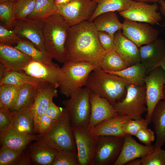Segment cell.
<instances>
[{"label": "cell", "mask_w": 165, "mask_h": 165, "mask_svg": "<svg viewBox=\"0 0 165 165\" xmlns=\"http://www.w3.org/2000/svg\"><path fill=\"white\" fill-rule=\"evenodd\" d=\"M98 31H104L112 35L121 30L123 23L119 20L114 12H105L97 16L92 22Z\"/></svg>", "instance_id": "83f0119b"}, {"label": "cell", "mask_w": 165, "mask_h": 165, "mask_svg": "<svg viewBox=\"0 0 165 165\" xmlns=\"http://www.w3.org/2000/svg\"><path fill=\"white\" fill-rule=\"evenodd\" d=\"M24 151L15 150L2 146L0 149V165H16Z\"/></svg>", "instance_id": "f35d334b"}, {"label": "cell", "mask_w": 165, "mask_h": 165, "mask_svg": "<svg viewBox=\"0 0 165 165\" xmlns=\"http://www.w3.org/2000/svg\"><path fill=\"white\" fill-rule=\"evenodd\" d=\"M31 162L28 151L26 153H23L16 165H29L31 164Z\"/></svg>", "instance_id": "c3c4849f"}, {"label": "cell", "mask_w": 165, "mask_h": 165, "mask_svg": "<svg viewBox=\"0 0 165 165\" xmlns=\"http://www.w3.org/2000/svg\"><path fill=\"white\" fill-rule=\"evenodd\" d=\"M12 112L9 109L0 108V132L11 126Z\"/></svg>", "instance_id": "f6af8a7d"}, {"label": "cell", "mask_w": 165, "mask_h": 165, "mask_svg": "<svg viewBox=\"0 0 165 165\" xmlns=\"http://www.w3.org/2000/svg\"><path fill=\"white\" fill-rule=\"evenodd\" d=\"M28 151L31 162L35 165H51L58 151L41 140L31 144Z\"/></svg>", "instance_id": "cb8c5ba5"}, {"label": "cell", "mask_w": 165, "mask_h": 165, "mask_svg": "<svg viewBox=\"0 0 165 165\" xmlns=\"http://www.w3.org/2000/svg\"><path fill=\"white\" fill-rule=\"evenodd\" d=\"M121 31L114 34L115 50L123 59L133 64L140 62L139 47L125 37Z\"/></svg>", "instance_id": "603a6c76"}, {"label": "cell", "mask_w": 165, "mask_h": 165, "mask_svg": "<svg viewBox=\"0 0 165 165\" xmlns=\"http://www.w3.org/2000/svg\"><path fill=\"white\" fill-rule=\"evenodd\" d=\"M127 80L97 67L90 74L85 86L90 91L106 99L112 105L125 97Z\"/></svg>", "instance_id": "7a4b0ae2"}, {"label": "cell", "mask_w": 165, "mask_h": 165, "mask_svg": "<svg viewBox=\"0 0 165 165\" xmlns=\"http://www.w3.org/2000/svg\"><path fill=\"white\" fill-rule=\"evenodd\" d=\"M105 72L116 75L128 80L130 84L138 86L145 85L144 79L147 74V69L141 62L119 71Z\"/></svg>", "instance_id": "f1b7e54d"}, {"label": "cell", "mask_w": 165, "mask_h": 165, "mask_svg": "<svg viewBox=\"0 0 165 165\" xmlns=\"http://www.w3.org/2000/svg\"><path fill=\"white\" fill-rule=\"evenodd\" d=\"M98 32L89 20L70 27L65 45L68 60L85 61L100 67L106 52L100 43Z\"/></svg>", "instance_id": "6da1fadb"}, {"label": "cell", "mask_w": 165, "mask_h": 165, "mask_svg": "<svg viewBox=\"0 0 165 165\" xmlns=\"http://www.w3.org/2000/svg\"><path fill=\"white\" fill-rule=\"evenodd\" d=\"M124 137L98 136L92 165H114L122 150Z\"/></svg>", "instance_id": "9c48e42d"}, {"label": "cell", "mask_w": 165, "mask_h": 165, "mask_svg": "<svg viewBox=\"0 0 165 165\" xmlns=\"http://www.w3.org/2000/svg\"><path fill=\"white\" fill-rule=\"evenodd\" d=\"M149 124L145 119H130L123 124L122 129L126 135L135 136L141 129L148 127Z\"/></svg>", "instance_id": "ab89813d"}, {"label": "cell", "mask_w": 165, "mask_h": 165, "mask_svg": "<svg viewBox=\"0 0 165 165\" xmlns=\"http://www.w3.org/2000/svg\"><path fill=\"white\" fill-rule=\"evenodd\" d=\"M65 112L64 108L57 106L52 101L49 105L45 114L51 119L56 120L61 117Z\"/></svg>", "instance_id": "bcb514c9"}, {"label": "cell", "mask_w": 165, "mask_h": 165, "mask_svg": "<svg viewBox=\"0 0 165 165\" xmlns=\"http://www.w3.org/2000/svg\"><path fill=\"white\" fill-rule=\"evenodd\" d=\"M19 86L10 84L0 85V108H12L17 98Z\"/></svg>", "instance_id": "e575fe53"}, {"label": "cell", "mask_w": 165, "mask_h": 165, "mask_svg": "<svg viewBox=\"0 0 165 165\" xmlns=\"http://www.w3.org/2000/svg\"><path fill=\"white\" fill-rule=\"evenodd\" d=\"M98 33L100 43L103 49L106 52L115 50L114 35L104 31H98Z\"/></svg>", "instance_id": "7bdbcfd3"}, {"label": "cell", "mask_w": 165, "mask_h": 165, "mask_svg": "<svg viewBox=\"0 0 165 165\" xmlns=\"http://www.w3.org/2000/svg\"><path fill=\"white\" fill-rule=\"evenodd\" d=\"M90 93L89 89L85 86L63 101L72 128H87L91 111Z\"/></svg>", "instance_id": "8992f818"}, {"label": "cell", "mask_w": 165, "mask_h": 165, "mask_svg": "<svg viewBox=\"0 0 165 165\" xmlns=\"http://www.w3.org/2000/svg\"><path fill=\"white\" fill-rule=\"evenodd\" d=\"M155 149L154 146L141 144L131 135L127 134L120 153L114 165H126L131 160L149 154Z\"/></svg>", "instance_id": "d6986e66"}, {"label": "cell", "mask_w": 165, "mask_h": 165, "mask_svg": "<svg viewBox=\"0 0 165 165\" xmlns=\"http://www.w3.org/2000/svg\"><path fill=\"white\" fill-rule=\"evenodd\" d=\"M31 106L12 112L11 126L20 132L28 135L35 134Z\"/></svg>", "instance_id": "484cf974"}, {"label": "cell", "mask_w": 165, "mask_h": 165, "mask_svg": "<svg viewBox=\"0 0 165 165\" xmlns=\"http://www.w3.org/2000/svg\"><path fill=\"white\" fill-rule=\"evenodd\" d=\"M58 96L56 88L48 83L42 81L36 88L34 102L31 106L35 134H38V127L41 117L46 114L54 97Z\"/></svg>", "instance_id": "9a60e30c"}, {"label": "cell", "mask_w": 165, "mask_h": 165, "mask_svg": "<svg viewBox=\"0 0 165 165\" xmlns=\"http://www.w3.org/2000/svg\"><path fill=\"white\" fill-rule=\"evenodd\" d=\"M36 0H18L14 2L13 14L14 19H24L32 13Z\"/></svg>", "instance_id": "d590c367"}, {"label": "cell", "mask_w": 165, "mask_h": 165, "mask_svg": "<svg viewBox=\"0 0 165 165\" xmlns=\"http://www.w3.org/2000/svg\"><path fill=\"white\" fill-rule=\"evenodd\" d=\"M90 114L87 128L90 130L104 121L118 115L106 99L90 91Z\"/></svg>", "instance_id": "2e32d148"}, {"label": "cell", "mask_w": 165, "mask_h": 165, "mask_svg": "<svg viewBox=\"0 0 165 165\" xmlns=\"http://www.w3.org/2000/svg\"><path fill=\"white\" fill-rule=\"evenodd\" d=\"M22 39L13 30H9L0 24V43L15 46Z\"/></svg>", "instance_id": "b9f144b4"}, {"label": "cell", "mask_w": 165, "mask_h": 165, "mask_svg": "<svg viewBox=\"0 0 165 165\" xmlns=\"http://www.w3.org/2000/svg\"><path fill=\"white\" fill-rule=\"evenodd\" d=\"M130 119L126 115L118 114L104 121L89 130L91 133L95 136L124 137L126 134L122 130V125Z\"/></svg>", "instance_id": "7402d4cb"}, {"label": "cell", "mask_w": 165, "mask_h": 165, "mask_svg": "<svg viewBox=\"0 0 165 165\" xmlns=\"http://www.w3.org/2000/svg\"><path fill=\"white\" fill-rule=\"evenodd\" d=\"M97 7L89 21L93 22L99 15L103 13L117 11L119 12L126 10L132 0H93Z\"/></svg>", "instance_id": "4dcf8cb0"}, {"label": "cell", "mask_w": 165, "mask_h": 165, "mask_svg": "<svg viewBox=\"0 0 165 165\" xmlns=\"http://www.w3.org/2000/svg\"><path fill=\"white\" fill-rule=\"evenodd\" d=\"M36 87L28 83L19 86V90L16 100L10 110L14 112L31 106L35 99Z\"/></svg>", "instance_id": "1f68e13d"}, {"label": "cell", "mask_w": 165, "mask_h": 165, "mask_svg": "<svg viewBox=\"0 0 165 165\" xmlns=\"http://www.w3.org/2000/svg\"><path fill=\"white\" fill-rule=\"evenodd\" d=\"M7 1H8V0H0V3L5 2Z\"/></svg>", "instance_id": "11a10c76"}, {"label": "cell", "mask_w": 165, "mask_h": 165, "mask_svg": "<svg viewBox=\"0 0 165 165\" xmlns=\"http://www.w3.org/2000/svg\"><path fill=\"white\" fill-rule=\"evenodd\" d=\"M141 165H165V150L156 149L141 159Z\"/></svg>", "instance_id": "60d3db41"}, {"label": "cell", "mask_w": 165, "mask_h": 165, "mask_svg": "<svg viewBox=\"0 0 165 165\" xmlns=\"http://www.w3.org/2000/svg\"><path fill=\"white\" fill-rule=\"evenodd\" d=\"M14 46L34 60L51 65L56 64L52 61L53 57L47 51L39 50L28 40L22 39Z\"/></svg>", "instance_id": "f546056e"}, {"label": "cell", "mask_w": 165, "mask_h": 165, "mask_svg": "<svg viewBox=\"0 0 165 165\" xmlns=\"http://www.w3.org/2000/svg\"><path fill=\"white\" fill-rule=\"evenodd\" d=\"M139 140L147 145H152L155 140L154 132L148 127L140 130L135 136Z\"/></svg>", "instance_id": "ee69618b"}, {"label": "cell", "mask_w": 165, "mask_h": 165, "mask_svg": "<svg viewBox=\"0 0 165 165\" xmlns=\"http://www.w3.org/2000/svg\"><path fill=\"white\" fill-rule=\"evenodd\" d=\"M33 59L14 46L0 43V64L6 69L22 71Z\"/></svg>", "instance_id": "ac0fdd59"}, {"label": "cell", "mask_w": 165, "mask_h": 165, "mask_svg": "<svg viewBox=\"0 0 165 165\" xmlns=\"http://www.w3.org/2000/svg\"><path fill=\"white\" fill-rule=\"evenodd\" d=\"M145 85L135 86L129 84L126 87V94L120 101L116 103L114 108L118 114L128 116L130 119L142 118L147 112Z\"/></svg>", "instance_id": "52a82bcc"}, {"label": "cell", "mask_w": 165, "mask_h": 165, "mask_svg": "<svg viewBox=\"0 0 165 165\" xmlns=\"http://www.w3.org/2000/svg\"><path fill=\"white\" fill-rule=\"evenodd\" d=\"M54 0H36L34 10L27 18L45 19L56 13Z\"/></svg>", "instance_id": "836d02e7"}, {"label": "cell", "mask_w": 165, "mask_h": 165, "mask_svg": "<svg viewBox=\"0 0 165 165\" xmlns=\"http://www.w3.org/2000/svg\"><path fill=\"white\" fill-rule=\"evenodd\" d=\"M144 79L145 86L147 113L145 119L150 124L152 112L158 103L165 100L164 87L165 84V72L160 67L150 71Z\"/></svg>", "instance_id": "ba28073f"}, {"label": "cell", "mask_w": 165, "mask_h": 165, "mask_svg": "<svg viewBox=\"0 0 165 165\" xmlns=\"http://www.w3.org/2000/svg\"><path fill=\"white\" fill-rule=\"evenodd\" d=\"M43 141L57 151L69 150L77 153L72 128L66 111L46 132L38 134L37 141Z\"/></svg>", "instance_id": "5b68a950"}, {"label": "cell", "mask_w": 165, "mask_h": 165, "mask_svg": "<svg viewBox=\"0 0 165 165\" xmlns=\"http://www.w3.org/2000/svg\"><path fill=\"white\" fill-rule=\"evenodd\" d=\"M126 165H141V159L137 158L131 160L127 163Z\"/></svg>", "instance_id": "f5cc1de1"}, {"label": "cell", "mask_w": 165, "mask_h": 165, "mask_svg": "<svg viewBox=\"0 0 165 165\" xmlns=\"http://www.w3.org/2000/svg\"><path fill=\"white\" fill-rule=\"evenodd\" d=\"M136 1L145 2L149 3H158V0H134Z\"/></svg>", "instance_id": "db71d44e"}, {"label": "cell", "mask_w": 165, "mask_h": 165, "mask_svg": "<svg viewBox=\"0 0 165 165\" xmlns=\"http://www.w3.org/2000/svg\"><path fill=\"white\" fill-rule=\"evenodd\" d=\"M158 3L161 13L165 18V0H158ZM163 26L165 27V22L164 23Z\"/></svg>", "instance_id": "681fc988"}, {"label": "cell", "mask_w": 165, "mask_h": 165, "mask_svg": "<svg viewBox=\"0 0 165 165\" xmlns=\"http://www.w3.org/2000/svg\"><path fill=\"white\" fill-rule=\"evenodd\" d=\"M97 67L85 61L68 60L64 63L58 78L60 93L69 97L85 86L90 74Z\"/></svg>", "instance_id": "277c9868"}, {"label": "cell", "mask_w": 165, "mask_h": 165, "mask_svg": "<svg viewBox=\"0 0 165 165\" xmlns=\"http://www.w3.org/2000/svg\"><path fill=\"white\" fill-rule=\"evenodd\" d=\"M41 82L24 72L8 70L0 64V85L6 84L20 86L28 83L36 88Z\"/></svg>", "instance_id": "4316f807"}, {"label": "cell", "mask_w": 165, "mask_h": 165, "mask_svg": "<svg viewBox=\"0 0 165 165\" xmlns=\"http://www.w3.org/2000/svg\"><path fill=\"white\" fill-rule=\"evenodd\" d=\"M60 69L57 64L51 65L33 60L22 71L32 78L48 83L57 89L59 87L58 78Z\"/></svg>", "instance_id": "e0dca14e"}, {"label": "cell", "mask_w": 165, "mask_h": 165, "mask_svg": "<svg viewBox=\"0 0 165 165\" xmlns=\"http://www.w3.org/2000/svg\"><path fill=\"white\" fill-rule=\"evenodd\" d=\"M38 136V135L23 134L11 126L0 132V142L2 146L24 151L31 142L37 140Z\"/></svg>", "instance_id": "44dd1931"}, {"label": "cell", "mask_w": 165, "mask_h": 165, "mask_svg": "<svg viewBox=\"0 0 165 165\" xmlns=\"http://www.w3.org/2000/svg\"><path fill=\"white\" fill-rule=\"evenodd\" d=\"M97 5L93 0H72L58 7L57 13L62 15L72 27L89 20Z\"/></svg>", "instance_id": "30bf717a"}, {"label": "cell", "mask_w": 165, "mask_h": 165, "mask_svg": "<svg viewBox=\"0 0 165 165\" xmlns=\"http://www.w3.org/2000/svg\"><path fill=\"white\" fill-rule=\"evenodd\" d=\"M150 24L124 19L121 30L125 37L139 47L159 38V31Z\"/></svg>", "instance_id": "4fadbf2b"}, {"label": "cell", "mask_w": 165, "mask_h": 165, "mask_svg": "<svg viewBox=\"0 0 165 165\" xmlns=\"http://www.w3.org/2000/svg\"><path fill=\"white\" fill-rule=\"evenodd\" d=\"M56 120L51 119L46 114L42 116L39 122L38 134H43L46 132L52 127Z\"/></svg>", "instance_id": "7dc6e473"}, {"label": "cell", "mask_w": 165, "mask_h": 165, "mask_svg": "<svg viewBox=\"0 0 165 165\" xmlns=\"http://www.w3.org/2000/svg\"><path fill=\"white\" fill-rule=\"evenodd\" d=\"M159 9L158 3L150 4L132 0L128 8L119 13L124 19L159 25L162 20L161 13L158 12Z\"/></svg>", "instance_id": "8fae6325"}, {"label": "cell", "mask_w": 165, "mask_h": 165, "mask_svg": "<svg viewBox=\"0 0 165 165\" xmlns=\"http://www.w3.org/2000/svg\"><path fill=\"white\" fill-rule=\"evenodd\" d=\"M45 20L27 18L16 20L13 29L22 39L30 41L40 50L46 51L43 35Z\"/></svg>", "instance_id": "7c38bea8"}, {"label": "cell", "mask_w": 165, "mask_h": 165, "mask_svg": "<svg viewBox=\"0 0 165 165\" xmlns=\"http://www.w3.org/2000/svg\"><path fill=\"white\" fill-rule=\"evenodd\" d=\"M72 0H54V2L57 8L64 6Z\"/></svg>", "instance_id": "f907efd6"}, {"label": "cell", "mask_w": 165, "mask_h": 165, "mask_svg": "<svg viewBox=\"0 0 165 165\" xmlns=\"http://www.w3.org/2000/svg\"><path fill=\"white\" fill-rule=\"evenodd\" d=\"M151 121L156 136L155 148H161L165 143V100L160 101L156 106Z\"/></svg>", "instance_id": "d4e9b609"}, {"label": "cell", "mask_w": 165, "mask_h": 165, "mask_svg": "<svg viewBox=\"0 0 165 165\" xmlns=\"http://www.w3.org/2000/svg\"><path fill=\"white\" fill-rule=\"evenodd\" d=\"M140 62L145 67L147 74L165 55V40L159 38L139 47Z\"/></svg>", "instance_id": "ffe728a7"}, {"label": "cell", "mask_w": 165, "mask_h": 165, "mask_svg": "<svg viewBox=\"0 0 165 165\" xmlns=\"http://www.w3.org/2000/svg\"><path fill=\"white\" fill-rule=\"evenodd\" d=\"M70 27L65 18L57 13L45 20L43 35L46 50L61 63L69 60L65 45Z\"/></svg>", "instance_id": "3957f363"}, {"label": "cell", "mask_w": 165, "mask_h": 165, "mask_svg": "<svg viewBox=\"0 0 165 165\" xmlns=\"http://www.w3.org/2000/svg\"><path fill=\"white\" fill-rule=\"evenodd\" d=\"M14 3L8 0L0 3V24L9 30L13 29L15 21L13 14Z\"/></svg>", "instance_id": "8d00e7d4"}, {"label": "cell", "mask_w": 165, "mask_h": 165, "mask_svg": "<svg viewBox=\"0 0 165 165\" xmlns=\"http://www.w3.org/2000/svg\"><path fill=\"white\" fill-rule=\"evenodd\" d=\"M158 67H161L165 72V55L162 59L155 65L154 68ZM163 91L165 95V84L164 87Z\"/></svg>", "instance_id": "816d5d0a"}, {"label": "cell", "mask_w": 165, "mask_h": 165, "mask_svg": "<svg viewBox=\"0 0 165 165\" xmlns=\"http://www.w3.org/2000/svg\"><path fill=\"white\" fill-rule=\"evenodd\" d=\"M8 0L14 2V1H15L18 0Z\"/></svg>", "instance_id": "9f6ffc18"}, {"label": "cell", "mask_w": 165, "mask_h": 165, "mask_svg": "<svg viewBox=\"0 0 165 165\" xmlns=\"http://www.w3.org/2000/svg\"><path fill=\"white\" fill-rule=\"evenodd\" d=\"M52 165H79L77 153L69 150L58 151Z\"/></svg>", "instance_id": "74e56055"}, {"label": "cell", "mask_w": 165, "mask_h": 165, "mask_svg": "<svg viewBox=\"0 0 165 165\" xmlns=\"http://www.w3.org/2000/svg\"><path fill=\"white\" fill-rule=\"evenodd\" d=\"M133 65L123 59L115 50L106 52L100 67L105 72H118Z\"/></svg>", "instance_id": "d6a6232c"}, {"label": "cell", "mask_w": 165, "mask_h": 165, "mask_svg": "<svg viewBox=\"0 0 165 165\" xmlns=\"http://www.w3.org/2000/svg\"><path fill=\"white\" fill-rule=\"evenodd\" d=\"M77 148L79 165H92L98 136L93 135L88 128H72Z\"/></svg>", "instance_id": "5bb4252c"}]
</instances>
